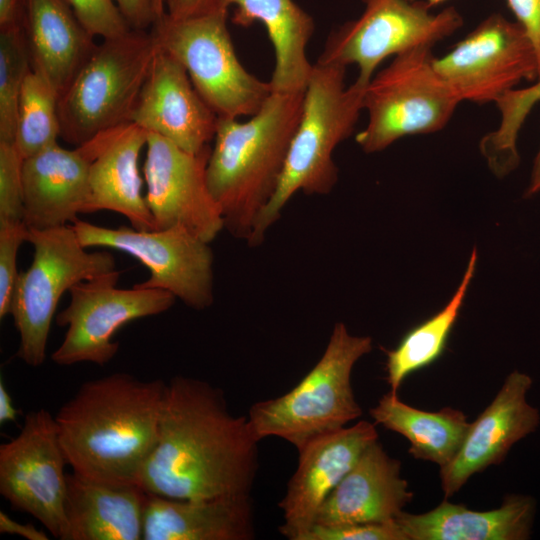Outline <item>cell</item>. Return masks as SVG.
Returning <instances> with one entry per match:
<instances>
[{
	"label": "cell",
	"mask_w": 540,
	"mask_h": 540,
	"mask_svg": "<svg viewBox=\"0 0 540 540\" xmlns=\"http://www.w3.org/2000/svg\"><path fill=\"white\" fill-rule=\"evenodd\" d=\"M377 440L376 424L361 420L319 436L298 449L296 471L278 504L284 518L279 532L290 540H300L314 525L326 498Z\"/></svg>",
	"instance_id": "16"
},
{
	"label": "cell",
	"mask_w": 540,
	"mask_h": 540,
	"mask_svg": "<svg viewBox=\"0 0 540 540\" xmlns=\"http://www.w3.org/2000/svg\"><path fill=\"white\" fill-rule=\"evenodd\" d=\"M434 65L461 102L496 103L522 81L538 80L528 37L501 14L484 19Z\"/></svg>",
	"instance_id": "14"
},
{
	"label": "cell",
	"mask_w": 540,
	"mask_h": 540,
	"mask_svg": "<svg viewBox=\"0 0 540 540\" xmlns=\"http://www.w3.org/2000/svg\"><path fill=\"white\" fill-rule=\"evenodd\" d=\"M147 496L138 484L68 474L65 540H142Z\"/></svg>",
	"instance_id": "22"
},
{
	"label": "cell",
	"mask_w": 540,
	"mask_h": 540,
	"mask_svg": "<svg viewBox=\"0 0 540 540\" xmlns=\"http://www.w3.org/2000/svg\"><path fill=\"white\" fill-rule=\"evenodd\" d=\"M22 162L15 144L0 142V224L24 221Z\"/></svg>",
	"instance_id": "31"
},
{
	"label": "cell",
	"mask_w": 540,
	"mask_h": 540,
	"mask_svg": "<svg viewBox=\"0 0 540 540\" xmlns=\"http://www.w3.org/2000/svg\"><path fill=\"white\" fill-rule=\"evenodd\" d=\"M156 6L160 17H162L166 12L165 0H156Z\"/></svg>",
	"instance_id": "42"
},
{
	"label": "cell",
	"mask_w": 540,
	"mask_h": 540,
	"mask_svg": "<svg viewBox=\"0 0 540 540\" xmlns=\"http://www.w3.org/2000/svg\"><path fill=\"white\" fill-rule=\"evenodd\" d=\"M535 514L533 497L512 494L493 510L474 511L445 500L426 513L402 511L395 522L406 540H526Z\"/></svg>",
	"instance_id": "24"
},
{
	"label": "cell",
	"mask_w": 540,
	"mask_h": 540,
	"mask_svg": "<svg viewBox=\"0 0 540 540\" xmlns=\"http://www.w3.org/2000/svg\"><path fill=\"white\" fill-rule=\"evenodd\" d=\"M147 138L148 131L127 122L84 143L90 157V213L113 211L124 216L135 229L155 230L139 170V156Z\"/></svg>",
	"instance_id": "20"
},
{
	"label": "cell",
	"mask_w": 540,
	"mask_h": 540,
	"mask_svg": "<svg viewBox=\"0 0 540 540\" xmlns=\"http://www.w3.org/2000/svg\"><path fill=\"white\" fill-rule=\"evenodd\" d=\"M132 29L150 30L160 18L156 0H114Z\"/></svg>",
	"instance_id": "36"
},
{
	"label": "cell",
	"mask_w": 540,
	"mask_h": 540,
	"mask_svg": "<svg viewBox=\"0 0 540 540\" xmlns=\"http://www.w3.org/2000/svg\"><path fill=\"white\" fill-rule=\"evenodd\" d=\"M19 411L16 409L13 399L7 390L5 383L0 381V424L15 421Z\"/></svg>",
	"instance_id": "40"
},
{
	"label": "cell",
	"mask_w": 540,
	"mask_h": 540,
	"mask_svg": "<svg viewBox=\"0 0 540 540\" xmlns=\"http://www.w3.org/2000/svg\"><path fill=\"white\" fill-rule=\"evenodd\" d=\"M90 157L84 144L65 149L58 142L23 159L24 223L29 229L73 224L90 214Z\"/></svg>",
	"instance_id": "19"
},
{
	"label": "cell",
	"mask_w": 540,
	"mask_h": 540,
	"mask_svg": "<svg viewBox=\"0 0 540 540\" xmlns=\"http://www.w3.org/2000/svg\"><path fill=\"white\" fill-rule=\"evenodd\" d=\"M30 70L23 24L0 29V142L15 143L19 99Z\"/></svg>",
	"instance_id": "30"
},
{
	"label": "cell",
	"mask_w": 540,
	"mask_h": 540,
	"mask_svg": "<svg viewBox=\"0 0 540 540\" xmlns=\"http://www.w3.org/2000/svg\"><path fill=\"white\" fill-rule=\"evenodd\" d=\"M228 9L174 19L166 13L150 29L160 48L186 69L195 89L221 118L254 115L273 92L240 63L227 27Z\"/></svg>",
	"instance_id": "8"
},
{
	"label": "cell",
	"mask_w": 540,
	"mask_h": 540,
	"mask_svg": "<svg viewBox=\"0 0 540 540\" xmlns=\"http://www.w3.org/2000/svg\"><path fill=\"white\" fill-rule=\"evenodd\" d=\"M220 0H165L166 14L174 19L208 13L219 6Z\"/></svg>",
	"instance_id": "37"
},
{
	"label": "cell",
	"mask_w": 540,
	"mask_h": 540,
	"mask_svg": "<svg viewBox=\"0 0 540 540\" xmlns=\"http://www.w3.org/2000/svg\"><path fill=\"white\" fill-rule=\"evenodd\" d=\"M532 384L528 374L511 372L490 405L470 423L459 451L440 468L446 498L459 491L475 473L500 464L515 443L536 431L540 413L527 401Z\"/></svg>",
	"instance_id": "18"
},
{
	"label": "cell",
	"mask_w": 540,
	"mask_h": 540,
	"mask_svg": "<svg viewBox=\"0 0 540 540\" xmlns=\"http://www.w3.org/2000/svg\"><path fill=\"white\" fill-rule=\"evenodd\" d=\"M412 498L400 461L390 457L377 440L326 498L314 524L391 522Z\"/></svg>",
	"instance_id": "21"
},
{
	"label": "cell",
	"mask_w": 540,
	"mask_h": 540,
	"mask_svg": "<svg viewBox=\"0 0 540 540\" xmlns=\"http://www.w3.org/2000/svg\"><path fill=\"white\" fill-rule=\"evenodd\" d=\"M219 6L235 7L231 22L237 26L261 22L266 28L275 55L273 92L305 90L313 66L306 48L315 30L309 13L293 0H220Z\"/></svg>",
	"instance_id": "26"
},
{
	"label": "cell",
	"mask_w": 540,
	"mask_h": 540,
	"mask_svg": "<svg viewBox=\"0 0 540 540\" xmlns=\"http://www.w3.org/2000/svg\"><path fill=\"white\" fill-rule=\"evenodd\" d=\"M361 15L333 30L318 62L356 65L357 80L369 83L388 57L418 47H433L463 25L455 7L430 12L426 1L362 0Z\"/></svg>",
	"instance_id": "10"
},
{
	"label": "cell",
	"mask_w": 540,
	"mask_h": 540,
	"mask_svg": "<svg viewBox=\"0 0 540 540\" xmlns=\"http://www.w3.org/2000/svg\"><path fill=\"white\" fill-rule=\"evenodd\" d=\"M92 36L111 39L132 30L114 0H65Z\"/></svg>",
	"instance_id": "32"
},
{
	"label": "cell",
	"mask_w": 540,
	"mask_h": 540,
	"mask_svg": "<svg viewBox=\"0 0 540 540\" xmlns=\"http://www.w3.org/2000/svg\"><path fill=\"white\" fill-rule=\"evenodd\" d=\"M158 43L151 30L103 39L58 99L60 137L80 146L131 122Z\"/></svg>",
	"instance_id": "6"
},
{
	"label": "cell",
	"mask_w": 540,
	"mask_h": 540,
	"mask_svg": "<svg viewBox=\"0 0 540 540\" xmlns=\"http://www.w3.org/2000/svg\"><path fill=\"white\" fill-rule=\"evenodd\" d=\"M165 387L162 380L124 372L84 382L55 415L73 472L106 483L138 484L157 442Z\"/></svg>",
	"instance_id": "2"
},
{
	"label": "cell",
	"mask_w": 540,
	"mask_h": 540,
	"mask_svg": "<svg viewBox=\"0 0 540 540\" xmlns=\"http://www.w3.org/2000/svg\"><path fill=\"white\" fill-rule=\"evenodd\" d=\"M58 99L59 94L50 82L31 69L19 99L14 143L23 159L57 143Z\"/></svg>",
	"instance_id": "29"
},
{
	"label": "cell",
	"mask_w": 540,
	"mask_h": 540,
	"mask_svg": "<svg viewBox=\"0 0 540 540\" xmlns=\"http://www.w3.org/2000/svg\"><path fill=\"white\" fill-rule=\"evenodd\" d=\"M371 350L369 336L352 335L344 323H336L322 356L294 388L251 406L247 417L257 438L279 437L298 450L359 418L362 409L353 393L351 373Z\"/></svg>",
	"instance_id": "5"
},
{
	"label": "cell",
	"mask_w": 540,
	"mask_h": 540,
	"mask_svg": "<svg viewBox=\"0 0 540 540\" xmlns=\"http://www.w3.org/2000/svg\"><path fill=\"white\" fill-rule=\"evenodd\" d=\"M30 266L19 272L10 315L19 335L16 356L32 367L46 359L49 332L57 305L76 284L116 269L107 251L88 252L72 226L29 229Z\"/></svg>",
	"instance_id": "7"
},
{
	"label": "cell",
	"mask_w": 540,
	"mask_h": 540,
	"mask_svg": "<svg viewBox=\"0 0 540 540\" xmlns=\"http://www.w3.org/2000/svg\"><path fill=\"white\" fill-rule=\"evenodd\" d=\"M300 540H406L395 520L325 526L314 524Z\"/></svg>",
	"instance_id": "34"
},
{
	"label": "cell",
	"mask_w": 540,
	"mask_h": 540,
	"mask_svg": "<svg viewBox=\"0 0 540 540\" xmlns=\"http://www.w3.org/2000/svg\"><path fill=\"white\" fill-rule=\"evenodd\" d=\"M210 153L211 146L191 153L148 132L143 175L155 230L182 225L211 243L224 229L221 210L207 183Z\"/></svg>",
	"instance_id": "15"
},
{
	"label": "cell",
	"mask_w": 540,
	"mask_h": 540,
	"mask_svg": "<svg viewBox=\"0 0 540 540\" xmlns=\"http://www.w3.org/2000/svg\"><path fill=\"white\" fill-rule=\"evenodd\" d=\"M0 532L2 534L17 535L27 540H48V536L32 523H19L0 511Z\"/></svg>",
	"instance_id": "38"
},
{
	"label": "cell",
	"mask_w": 540,
	"mask_h": 540,
	"mask_svg": "<svg viewBox=\"0 0 540 540\" xmlns=\"http://www.w3.org/2000/svg\"><path fill=\"white\" fill-rule=\"evenodd\" d=\"M29 228L24 221L0 224V318L10 315L13 291L19 275L17 255L27 241Z\"/></svg>",
	"instance_id": "33"
},
{
	"label": "cell",
	"mask_w": 540,
	"mask_h": 540,
	"mask_svg": "<svg viewBox=\"0 0 540 540\" xmlns=\"http://www.w3.org/2000/svg\"><path fill=\"white\" fill-rule=\"evenodd\" d=\"M119 277L120 272L115 269L69 290V304L56 316L57 325L65 327L66 332L51 355L54 363L61 366L109 363L119 350V343L113 337L120 328L131 321L166 312L177 299L161 289L118 288Z\"/></svg>",
	"instance_id": "11"
},
{
	"label": "cell",
	"mask_w": 540,
	"mask_h": 540,
	"mask_svg": "<svg viewBox=\"0 0 540 540\" xmlns=\"http://www.w3.org/2000/svg\"><path fill=\"white\" fill-rule=\"evenodd\" d=\"M254 537L251 497L185 500L148 493L142 540H251Z\"/></svg>",
	"instance_id": "23"
},
{
	"label": "cell",
	"mask_w": 540,
	"mask_h": 540,
	"mask_svg": "<svg viewBox=\"0 0 540 540\" xmlns=\"http://www.w3.org/2000/svg\"><path fill=\"white\" fill-rule=\"evenodd\" d=\"M540 192V147L534 159L529 185L525 197H531Z\"/></svg>",
	"instance_id": "41"
},
{
	"label": "cell",
	"mask_w": 540,
	"mask_h": 540,
	"mask_svg": "<svg viewBox=\"0 0 540 540\" xmlns=\"http://www.w3.org/2000/svg\"><path fill=\"white\" fill-rule=\"evenodd\" d=\"M259 442L248 417L233 415L220 389L174 376L166 383L157 442L138 484L173 499L251 497Z\"/></svg>",
	"instance_id": "1"
},
{
	"label": "cell",
	"mask_w": 540,
	"mask_h": 540,
	"mask_svg": "<svg viewBox=\"0 0 540 540\" xmlns=\"http://www.w3.org/2000/svg\"><path fill=\"white\" fill-rule=\"evenodd\" d=\"M346 67L316 62L304 91L298 126L291 139L283 171L268 205L259 216L247 243L258 246L298 191L325 195L338 180L335 148L352 135L363 108L368 83L345 84Z\"/></svg>",
	"instance_id": "4"
},
{
	"label": "cell",
	"mask_w": 540,
	"mask_h": 540,
	"mask_svg": "<svg viewBox=\"0 0 540 540\" xmlns=\"http://www.w3.org/2000/svg\"><path fill=\"white\" fill-rule=\"evenodd\" d=\"M24 0H0V29L22 24Z\"/></svg>",
	"instance_id": "39"
},
{
	"label": "cell",
	"mask_w": 540,
	"mask_h": 540,
	"mask_svg": "<svg viewBox=\"0 0 540 540\" xmlns=\"http://www.w3.org/2000/svg\"><path fill=\"white\" fill-rule=\"evenodd\" d=\"M476 263L477 250L473 248L462 280L445 307L409 330L396 348L384 350L391 393L397 394L408 375L432 364L442 355L474 277Z\"/></svg>",
	"instance_id": "28"
},
{
	"label": "cell",
	"mask_w": 540,
	"mask_h": 540,
	"mask_svg": "<svg viewBox=\"0 0 540 540\" xmlns=\"http://www.w3.org/2000/svg\"><path fill=\"white\" fill-rule=\"evenodd\" d=\"M445 1L446 0H426L428 6L430 8L435 7V6L441 4V3L445 2Z\"/></svg>",
	"instance_id": "43"
},
{
	"label": "cell",
	"mask_w": 540,
	"mask_h": 540,
	"mask_svg": "<svg viewBox=\"0 0 540 540\" xmlns=\"http://www.w3.org/2000/svg\"><path fill=\"white\" fill-rule=\"evenodd\" d=\"M506 1L534 49L540 81V0Z\"/></svg>",
	"instance_id": "35"
},
{
	"label": "cell",
	"mask_w": 540,
	"mask_h": 540,
	"mask_svg": "<svg viewBox=\"0 0 540 540\" xmlns=\"http://www.w3.org/2000/svg\"><path fill=\"white\" fill-rule=\"evenodd\" d=\"M304 91L272 92L245 122L219 117L207 183L224 228L236 238L248 241L275 193L301 117Z\"/></svg>",
	"instance_id": "3"
},
{
	"label": "cell",
	"mask_w": 540,
	"mask_h": 540,
	"mask_svg": "<svg viewBox=\"0 0 540 540\" xmlns=\"http://www.w3.org/2000/svg\"><path fill=\"white\" fill-rule=\"evenodd\" d=\"M31 69L59 96L96 47L65 0H24L22 20Z\"/></svg>",
	"instance_id": "25"
},
{
	"label": "cell",
	"mask_w": 540,
	"mask_h": 540,
	"mask_svg": "<svg viewBox=\"0 0 540 540\" xmlns=\"http://www.w3.org/2000/svg\"><path fill=\"white\" fill-rule=\"evenodd\" d=\"M375 424L407 438L409 453L416 459L441 467L449 464L459 451L470 427L466 415L451 407L427 412L405 404L390 391L370 409Z\"/></svg>",
	"instance_id": "27"
},
{
	"label": "cell",
	"mask_w": 540,
	"mask_h": 540,
	"mask_svg": "<svg viewBox=\"0 0 540 540\" xmlns=\"http://www.w3.org/2000/svg\"><path fill=\"white\" fill-rule=\"evenodd\" d=\"M218 120L184 66L158 47L131 122L185 151L199 153L214 140Z\"/></svg>",
	"instance_id": "17"
},
{
	"label": "cell",
	"mask_w": 540,
	"mask_h": 540,
	"mask_svg": "<svg viewBox=\"0 0 540 540\" xmlns=\"http://www.w3.org/2000/svg\"><path fill=\"white\" fill-rule=\"evenodd\" d=\"M72 226L85 248L115 249L144 264L150 277L135 287L168 291L195 310H204L213 304L212 249L208 242L184 226L162 230L107 228L79 218Z\"/></svg>",
	"instance_id": "12"
},
{
	"label": "cell",
	"mask_w": 540,
	"mask_h": 540,
	"mask_svg": "<svg viewBox=\"0 0 540 540\" xmlns=\"http://www.w3.org/2000/svg\"><path fill=\"white\" fill-rule=\"evenodd\" d=\"M66 464L55 416L45 408L29 412L18 435L0 445V494L60 540L67 533Z\"/></svg>",
	"instance_id": "13"
},
{
	"label": "cell",
	"mask_w": 540,
	"mask_h": 540,
	"mask_svg": "<svg viewBox=\"0 0 540 540\" xmlns=\"http://www.w3.org/2000/svg\"><path fill=\"white\" fill-rule=\"evenodd\" d=\"M429 46L393 57L366 86V127L355 140L366 153L386 149L398 139L442 130L461 102L437 72Z\"/></svg>",
	"instance_id": "9"
}]
</instances>
